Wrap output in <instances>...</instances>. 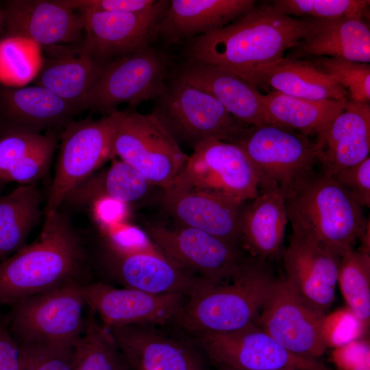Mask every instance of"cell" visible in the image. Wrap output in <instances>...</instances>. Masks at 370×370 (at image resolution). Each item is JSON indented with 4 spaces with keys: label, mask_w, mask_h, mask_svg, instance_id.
Segmentation results:
<instances>
[{
    "label": "cell",
    "mask_w": 370,
    "mask_h": 370,
    "mask_svg": "<svg viewBox=\"0 0 370 370\" xmlns=\"http://www.w3.org/2000/svg\"><path fill=\"white\" fill-rule=\"evenodd\" d=\"M312 27V18L288 16L271 3L256 5L225 27L189 40L186 62L215 66L243 79L255 67L283 58Z\"/></svg>",
    "instance_id": "obj_1"
},
{
    "label": "cell",
    "mask_w": 370,
    "mask_h": 370,
    "mask_svg": "<svg viewBox=\"0 0 370 370\" xmlns=\"http://www.w3.org/2000/svg\"><path fill=\"white\" fill-rule=\"evenodd\" d=\"M90 258L65 213L46 216L36 241L0 262V306L90 282Z\"/></svg>",
    "instance_id": "obj_2"
},
{
    "label": "cell",
    "mask_w": 370,
    "mask_h": 370,
    "mask_svg": "<svg viewBox=\"0 0 370 370\" xmlns=\"http://www.w3.org/2000/svg\"><path fill=\"white\" fill-rule=\"evenodd\" d=\"M275 279L269 261L247 256L230 280L188 297L176 326L193 336L255 323Z\"/></svg>",
    "instance_id": "obj_3"
},
{
    "label": "cell",
    "mask_w": 370,
    "mask_h": 370,
    "mask_svg": "<svg viewBox=\"0 0 370 370\" xmlns=\"http://www.w3.org/2000/svg\"><path fill=\"white\" fill-rule=\"evenodd\" d=\"M292 230L342 257L370 224L362 208L321 169L284 197Z\"/></svg>",
    "instance_id": "obj_4"
},
{
    "label": "cell",
    "mask_w": 370,
    "mask_h": 370,
    "mask_svg": "<svg viewBox=\"0 0 370 370\" xmlns=\"http://www.w3.org/2000/svg\"><path fill=\"white\" fill-rule=\"evenodd\" d=\"M155 101L151 112L179 145L193 149L208 138L236 143L249 127L210 94L176 76Z\"/></svg>",
    "instance_id": "obj_5"
},
{
    "label": "cell",
    "mask_w": 370,
    "mask_h": 370,
    "mask_svg": "<svg viewBox=\"0 0 370 370\" xmlns=\"http://www.w3.org/2000/svg\"><path fill=\"white\" fill-rule=\"evenodd\" d=\"M101 241L98 267L110 281L123 287L189 297L210 285L180 268L147 235L132 243H119L106 236Z\"/></svg>",
    "instance_id": "obj_6"
},
{
    "label": "cell",
    "mask_w": 370,
    "mask_h": 370,
    "mask_svg": "<svg viewBox=\"0 0 370 370\" xmlns=\"http://www.w3.org/2000/svg\"><path fill=\"white\" fill-rule=\"evenodd\" d=\"M235 144L251 162L260 187L274 184L284 198L315 173L319 165L314 141L280 125L249 126Z\"/></svg>",
    "instance_id": "obj_7"
},
{
    "label": "cell",
    "mask_w": 370,
    "mask_h": 370,
    "mask_svg": "<svg viewBox=\"0 0 370 370\" xmlns=\"http://www.w3.org/2000/svg\"><path fill=\"white\" fill-rule=\"evenodd\" d=\"M73 284L21 299L10 305L5 321L18 343L74 347L86 325V306Z\"/></svg>",
    "instance_id": "obj_8"
},
{
    "label": "cell",
    "mask_w": 370,
    "mask_h": 370,
    "mask_svg": "<svg viewBox=\"0 0 370 370\" xmlns=\"http://www.w3.org/2000/svg\"><path fill=\"white\" fill-rule=\"evenodd\" d=\"M130 108L117 110L95 120L72 121L60 135L56 171L45 207V216L60 209L66 195L114 158V139L118 127Z\"/></svg>",
    "instance_id": "obj_9"
},
{
    "label": "cell",
    "mask_w": 370,
    "mask_h": 370,
    "mask_svg": "<svg viewBox=\"0 0 370 370\" xmlns=\"http://www.w3.org/2000/svg\"><path fill=\"white\" fill-rule=\"evenodd\" d=\"M169 64L164 53L150 45L108 63L84 99L81 112L108 115L123 103L134 110L144 101L156 99L165 88Z\"/></svg>",
    "instance_id": "obj_10"
},
{
    "label": "cell",
    "mask_w": 370,
    "mask_h": 370,
    "mask_svg": "<svg viewBox=\"0 0 370 370\" xmlns=\"http://www.w3.org/2000/svg\"><path fill=\"white\" fill-rule=\"evenodd\" d=\"M113 151L114 157L163 190L173 184L188 158L152 112L141 114L131 108L118 127Z\"/></svg>",
    "instance_id": "obj_11"
},
{
    "label": "cell",
    "mask_w": 370,
    "mask_h": 370,
    "mask_svg": "<svg viewBox=\"0 0 370 370\" xmlns=\"http://www.w3.org/2000/svg\"><path fill=\"white\" fill-rule=\"evenodd\" d=\"M171 186L210 192L244 203L258 196L260 182L240 146L208 138L193 149Z\"/></svg>",
    "instance_id": "obj_12"
},
{
    "label": "cell",
    "mask_w": 370,
    "mask_h": 370,
    "mask_svg": "<svg viewBox=\"0 0 370 370\" xmlns=\"http://www.w3.org/2000/svg\"><path fill=\"white\" fill-rule=\"evenodd\" d=\"M145 233L180 268L211 285L230 280L247 257L241 248L190 227L149 225Z\"/></svg>",
    "instance_id": "obj_13"
},
{
    "label": "cell",
    "mask_w": 370,
    "mask_h": 370,
    "mask_svg": "<svg viewBox=\"0 0 370 370\" xmlns=\"http://www.w3.org/2000/svg\"><path fill=\"white\" fill-rule=\"evenodd\" d=\"M208 361L238 370H334L319 359L294 354L253 323L227 332L193 335Z\"/></svg>",
    "instance_id": "obj_14"
},
{
    "label": "cell",
    "mask_w": 370,
    "mask_h": 370,
    "mask_svg": "<svg viewBox=\"0 0 370 370\" xmlns=\"http://www.w3.org/2000/svg\"><path fill=\"white\" fill-rule=\"evenodd\" d=\"M325 314L283 276L275 279L255 324L290 352L318 359L328 348L322 330Z\"/></svg>",
    "instance_id": "obj_15"
},
{
    "label": "cell",
    "mask_w": 370,
    "mask_h": 370,
    "mask_svg": "<svg viewBox=\"0 0 370 370\" xmlns=\"http://www.w3.org/2000/svg\"><path fill=\"white\" fill-rule=\"evenodd\" d=\"M131 370H210L196 339L174 325L108 329Z\"/></svg>",
    "instance_id": "obj_16"
},
{
    "label": "cell",
    "mask_w": 370,
    "mask_h": 370,
    "mask_svg": "<svg viewBox=\"0 0 370 370\" xmlns=\"http://www.w3.org/2000/svg\"><path fill=\"white\" fill-rule=\"evenodd\" d=\"M86 307L108 329L136 325H174L187 299L182 293L156 294L103 281L80 285Z\"/></svg>",
    "instance_id": "obj_17"
},
{
    "label": "cell",
    "mask_w": 370,
    "mask_h": 370,
    "mask_svg": "<svg viewBox=\"0 0 370 370\" xmlns=\"http://www.w3.org/2000/svg\"><path fill=\"white\" fill-rule=\"evenodd\" d=\"M169 1L160 0L151 10L141 13L86 11L82 44L95 59L108 63L149 46Z\"/></svg>",
    "instance_id": "obj_18"
},
{
    "label": "cell",
    "mask_w": 370,
    "mask_h": 370,
    "mask_svg": "<svg viewBox=\"0 0 370 370\" xmlns=\"http://www.w3.org/2000/svg\"><path fill=\"white\" fill-rule=\"evenodd\" d=\"M340 259L312 238L292 230L283 252L284 277L307 303L325 313L334 301Z\"/></svg>",
    "instance_id": "obj_19"
},
{
    "label": "cell",
    "mask_w": 370,
    "mask_h": 370,
    "mask_svg": "<svg viewBox=\"0 0 370 370\" xmlns=\"http://www.w3.org/2000/svg\"><path fill=\"white\" fill-rule=\"evenodd\" d=\"M3 10L5 36L25 38L42 48L77 44L83 40L82 14L61 0H14L8 1Z\"/></svg>",
    "instance_id": "obj_20"
},
{
    "label": "cell",
    "mask_w": 370,
    "mask_h": 370,
    "mask_svg": "<svg viewBox=\"0 0 370 370\" xmlns=\"http://www.w3.org/2000/svg\"><path fill=\"white\" fill-rule=\"evenodd\" d=\"M163 204L177 225L195 228L241 248V221L244 203L219 194L171 186Z\"/></svg>",
    "instance_id": "obj_21"
},
{
    "label": "cell",
    "mask_w": 370,
    "mask_h": 370,
    "mask_svg": "<svg viewBox=\"0 0 370 370\" xmlns=\"http://www.w3.org/2000/svg\"><path fill=\"white\" fill-rule=\"evenodd\" d=\"M80 112L48 89L39 86L0 90L3 134H40L64 128Z\"/></svg>",
    "instance_id": "obj_22"
},
{
    "label": "cell",
    "mask_w": 370,
    "mask_h": 370,
    "mask_svg": "<svg viewBox=\"0 0 370 370\" xmlns=\"http://www.w3.org/2000/svg\"><path fill=\"white\" fill-rule=\"evenodd\" d=\"M321 170L332 176L369 156L370 104L347 98L343 110L314 140Z\"/></svg>",
    "instance_id": "obj_23"
},
{
    "label": "cell",
    "mask_w": 370,
    "mask_h": 370,
    "mask_svg": "<svg viewBox=\"0 0 370 370\" xmlns=\"http://www.w3.org/2000/svg\"><path fill=\"white\" fill-rule=\"evenodd\" d=\"M42 49L43 64L34 84L48 89L81 112L84 99L106 64L88 53L82 42Z\"/></svg>",
    "instance_id": "obj_24"
},
{
    "label": "cell",
    "mask_w": 370,
    "mask_h": 370,
    "mask_svg": "<svg viewBox=\"0 0 370 370\" xmlns=\"http://www.w3.org/2000/svg\"><path fill=\"white\" fill-rule=\"evenodd\" d=\"M252 86L311 100L347 97L346 90L312 61L290 57L255 67L243 78Z\"/></svg>",
    "instance_id": "obj_25"
},
{
    "label": "cell",
    "mask_w": 370,
    "mask_h": 370,
    "mask_svg": "<svg viewBox=\"0 0 370 370\" xmlns=\"http://www.w3.org/2000/svg\"><path fill=\"white\" fill-rule=\"evenodd\" d=\"M254 0H171L158 27V36L171 43L221 29L252 10Z\"/></svg>",
    "instance_id": "obj_26"
},
{
    "label": "cell",
    "mask_w": 370,
    "mask_h": 370,
    "mask_svg": "<svg viewBox=\"0 0 370 370\" xmlns=\"http://www.w3.org/2000/svg\"><path fill=\"white\" fill-rule=\"evenodd\" d=\"M175 76L210 94L241 123L256 127L268 125L262 94L240 77L215 66L188 62Z\"/></svg>",
    "instance_id": "obj_27"
},
{
    "label": "cell",
    "mask_w": 370,
    "mask_h": 370,
    "mask_svg": "<svg viewBox=\"0 0 370 370\" xmlns=\"http://www.w3.org/2000/svg\"><path fill=\"white\" fill-rule=\"evenodd\" d=\"M312 20L310 32L287 57H328L369 64L370 26L365 18Z\"/></svg>",
    "instance_id": "obj_28"
},
{
    "label": "cell",
    "mask_w": 370,
    "mask_h": 370,
    "mask_svg": "<svg viewBox=\"0 0 370 370\" xmlns=\"http://www.w3.org/2000/svg\"><path fill=\"white\" fill-rule=\"evenodd\" d=\"M288 217L283 195L274 184L260 187L258 196L244 206L241 242L251 256L269 261L282 251Z\"/></svg>",
    "instance_id": "obj_29"
},
{
    "label": "cell",
    "mask_w": 370,
    "mask_h": 370,
    "mask_svg": "<svg viewBox=\"0 0 370 370\" xmlns=\"http://www.w3.org/2000/svg\"><path fill=\"white\" fill-rule=\"evenodd\" d=\"M347 97L311 100L272 91L262 95L267 123L296 130L315 137L344 108Z\"/></svg>",
    "instance_id": "obj_30"
},
{
    "label": "cell",
    "mask_w": 370,
    "mask_h": 370,
    "mask_svg": "<svg viewBox=\"0 0 370 370\" xmlns=\"http://www.w3.org/2000/svg\"><path fill=\"white\" fill-rule=\"evenodd\" d=\"M151 186L132 166L120 159H113L108 169L95 172L73 188L62 204L82 208L104 197L125 204L134 203L143 199Z\"/></svg>",
    "instance_id": "obj_31"
},
{
    "label": "cell",
    "mask_w": 370,
    "mask_h": 370,
    "mask_svg": "<svg viewBox=\"0 0 370 370\" xmlns=\"http://www.w3.org/2000/svg\"><path fill=\"white\" fill-rule=\"evenodd\" d=\"M41 201L40 190L32 184L0 198V262L25 245L42 213Z\"/></svg>",
    "instance_id": "obj_32"
},
{
    "label": "cell",
    "mask_w": 370,
    "mask_h": 370,
    "mask_svg": "<svg viewBox=\"0 0 370 370\" xmlns=\"http://www.w3.org/2000/svg\"><path fill=\"white\" fill-rule=\"evenodd\" d=\"M87 312L84 331L74 346L73 370H131L110 331Z\"/></svg>",
    "instance_id": "obj_33"
},
{
    "label": "cell",
    "mask_w": 370,
    "mask_h": 370,
    "mask_svg": "<svg viewBox=\"0 0 370 370\" xmlns=\"http://www.w3.org/2000/svg\"><path fill=\"white\" fill-rule=\"evenodd\" d=\"M44 61L42 47L18 36L0 38V83L8 88H19L34 81Z\"/></svg>",
    "instance_id": "obj_34"
},
{
    "label": "cell",
    "mask_w": 370,
    "mask_h": 370,
    "mask_svg": "<svg viewBox=\"0 0 370 370\" xmlns=\"http://www.w3.org/2000/svg\"><path fill=\"white\" fill-rule=\"evenodd\" d=\"M337 283L347 307L368 329L370 321V254L353 249L341 257Z\"/></svg>",
    "instance_id": "obj_35"
},
{
    "label": "cell",
    "mask_w": 370,
    "mask_h": 370,
    "mask_svg": "<svg viewBox=\"0 0 370 370\" xmlns=\"http://www.w3.org/2000/svg\"><path fill=\"white\" fill-rule=\"evenodd\" d=\"M273 5L295 18L317 19L369 16L367 0H275Z\"/></svg>",
    "instance_id": "obj_36"
},
{
    "label": "cell",
    "mask_w": 370,
    "mask_h": 370,
    "mask_svg": "<svg viewBox=\"0 0 370 370\" xmlns=\"http://www.w3.org/2000/svg\"><path fill=\"white\" fill-rule=\"evenodd\" d=\"M313 62L346 90L348 99L369 103V64L328 57L315 58Z\"/></svg>",
    "instance_id": "obj_37"
},
{
    "label": "cell",
    "mask_w": 370,
    "mask_h": 370,
    "mask_svg": "<svg viewBox=\"0 0 370 370\" xmlns=\"http://www.w3.org/2000/svg\"><path fill=\"white\" fill-rule=\"evenodd\" d=\"M18 343L21 370H73L74 347Z\"/></svg>",
    "instance_id": "obj_38"
},
{
    "label": "cell",
    "mask_w": 370,
    "mask_h": 370,
    "mask_svg": "<svg viewBox=\"0 0 370 370\" xmlns=\"http://www.w3.org/2000/svg\"><path fill=\"white\" fill-rule=\"evenodd\" d=\"M58 139L55 130L49 131L45 141L15 164L3 180L29 184L42 177L49 167Z\"/></svg>",
    "instance_id": "obj_39"
},
{
    "label": "cell",
    "mask_w": 370,
    "mask_h": 370,
    "mask_svg": "<svg viewBox=\"0 0 370 370\" xmlns=\"http://www.w3.org/2000/svg\"><path fill=\"white\" fill-rule=\"evenodd\" d=\"M323 335L328 347H337L363 337L367 328L347 308L325 314Z\"/></svg>",
    "instance_id": "obj_40"
},
{
    "label": "cell",
    "mask_w": 370,
    "mask_h": 370,
    "mask_svg": "<svg viewBox=\"0 0 370 370\" xmlns=\"http://www.w3.org/2000/svg\"><path fill=\"white\" fill-rule=\"evenodd\" d=\"M46 134L12 132L0 139V180L6 173L26 155L42 144Z\"/></svg>",
    "instance_id": "obj_41"
},
{
    "label": "cell",
    "mask_w": 370,
    "mask_h": 370,
    "mask_svg": "<svg viewBox=\"0 0 370 370\" xmlns=\"http://www.w3.org/2000/svg\"><path fill=\"white\" fill-rule=\"evenodd\" d=\"M362 207L370 206V157L332 175Z\"/></svg>",
    "instance_id": "obj_42"
},
{
    "label": "cell",
    "mask_w": 370,
    "mask_h": 370,
    "mask_svg": "<svg viewBox=\"0 0 370 370\" xmlns=\"http://www.w3.org/2000/svg\"><path fill=\"white\" fill-rule=\"evenodd\" d=\"M73 10L108 12L121 13H141L152 10L156 0H61Z\"/></svg>",
    "instance_id": "obj_43"
},
{
    "label": "cell",
    "mask_w": 370,
    "mask_h": 370,
    "mask_svg": "<svg viewBox=\"0 0 370 370\" xmlns=\"http://www.w3.org/2000/svg\"><path fill=\"white\" fill-rule=\"evenodd\" d=\"M332 358L339 370H370L369 341L362 337L334 347Z\"/></svg>",
    "instance_id": "obj_44"
},
{
    "label": "cell",
    "mask_w": 370,
    "mask_h": 370,
    "mask_svg": "<svg viewBox=\"0 0 370 370\" xmlns=\"http://www.w3.org/2000/svg\"><path fill=\"white\" fill-rule=\"evenodd\" d=\"M0 370H21L18 342L10 332L5 319L0 318Z\"/></svg>",
    "instance_id": "obj_45"
},
{
    "label": "cell",
    "mask_w": 370,
    "mask_h": 370,
    "mask_svg": "<svg viewBox=\"0 0 370 370\" xmlns=\"http://www.w3.org/2000/svg\"><path fill=\"white\" fill-rule=\"evenodd\" d=\"M124 205L118 201L104 197L97 199L91 206L96 220L106 231L119 225L124 215Z\"/></svg>",
    "instance_id": "obj_46"
},
{
    "label": "cell",
    "mask_w": 370,
    "mask_h": 370,
    "mask_svg": "<svg viewBox=\"0 0 370 370\" xmlns=\"http://www.w3.org/2000/svg\"><path fill=\"white\" fill-rule=\"evenodd\" d=\"M5 29V16L3 9H0V34Z\"/></svg>",
    "instance_id": "obj_47"
},
{
    "label": "cell",
    "mask_w": 370,
    "mask_h": 370,
    "mask_svg": "<svg viewBox=\"0 0 370 370\" xmlns=\"http://www.w3.org/2000/svg\"><path fill=\"white\" fill-rule=\"evenodd\" d=\"M218 370H238V369H234L225 368V367H219L218 368ZM282 370H290V369H282Z\"/></svg>",
    "instance_id": "obj_48"
}]
</instances>
